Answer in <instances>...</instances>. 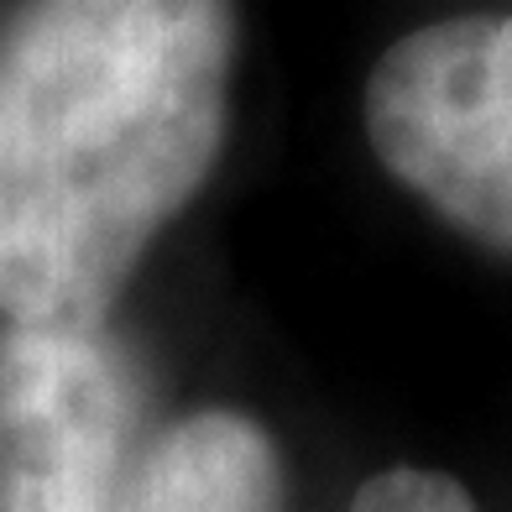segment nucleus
I'll return each mask as SVG.
<instances>
[{"label":"nucleus","instance_id":"obj_1","mask_svg":"<svg viewBox=\"0 0 512 512\" xmlns=\"http://www.w3.org/2000/svg\"><path fill=\"white\" fill-rule=\"evenodd\" d=\"M230 0H32L0 58V319L105 330L225 142Z\"/></svg>","mask_w":512,"mask_h":512},{"label":"nucleus","instance_id":"obj_2","mask_svg":"<svg viewBox=\"0 0 512 512\" xmlns=\"http://www.w3.org/2000/svg\"><path fill=\"white\" fill-rule=\"evenodd\" d=\"M377 162L465 236L512 246V16H445L366 79Z\"/></svg>","mask_w":512,"mask_h":512},{"label":"nucleus","instance_id":"obj_3","mask_svg":"<svg viewBox=\"0 0 512 512\" xmlns=\"http://www.w3.org/2000/svg\"><path fill=\"white\" fill-rule=\"evenodd\" d=\"M131 382L105 330H0V512H121Z\"/></svg>","mask_w":512,"mask_h":512},{"label":"nucleus","instance_id":"obj_4","mask_svg":"<svg viewBox=\"0 0 512 512\" xmlns=\"http://www.w3.org/2000/svg\"><path fill=\"white\" fill-rule=\"evenodd\" d=\"M121 512H283V460L256 418L204 408L147 450Z\"/></svg>","mask_w":512,"mask_h":512},{"label":"nucleus","instance_id":"obj_5","mask_svg":"<svg viewBox=\"0 0 512 512\" xmlns=\"http://www.w3.org/2000/svg\"><path fill=\"white\" fill-rule=\"evenodd\" d=\"M351 512H476V502L445 471L392 465V471H377V476L361 486Z\"/></svg>","mask_w":512,"mask_h":512}]
</instances>
